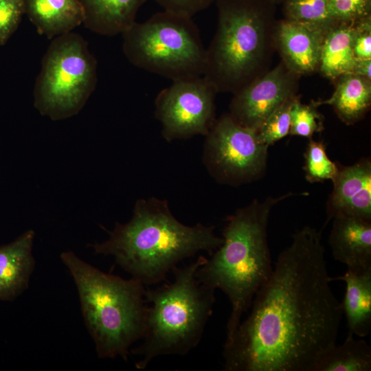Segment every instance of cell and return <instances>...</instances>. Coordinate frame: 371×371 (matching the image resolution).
<instances>
[{"mask_svg": "<svg viewBox=\"0 0 371 371\" xmlns=\"http://www.w3.org/2000/svg\"><path fill=\"white\" fill-rule=\"evenodd\" d=\"M325 34L299 22L277 21L275 48L290 70L299 76L308 75L319 69Z\"/></svg>", "mask_w": 371, "mask_h": 371, "instance_id": "4fadbf2b", "label": "cell"}, {"mask_svg": "<svg viewBox=\"0 0 371 371\" xmlns=\"http://www.w3.org/2000/svg\"><path fill=\"white\" fill-rule=\"evenodd\" d=\"M371 59H356L352 72L371 80Z\"/></svg>", "mask_w": 371, "mask_h": 371, "instance_id": "f546056e", "label": "cell"}, {"mask_svg": "<svg viewBox=\"0 0 371 371\" xmlns=\"http://www.w3.org/2000/svg\"><path fill=\"white\" fill-rule=\"evenodd\" d=\"M218 23L206 49L203 76L234 94L270 69L276 50L272 0H216Z\"/></svg>", "mask_w": 371, "mask_h": 371, "instance_id": "277c9868", "label": "cell"}, {"mask_svg": "<svg viewBox=\"0 0 371 371\" xmlns=\"http://www.w3.org/2000/svg\"><path fill=\"white\" fill-rule=\"evenodd\" d=\"M164 10L192 17L216 0H155Z\"/></svg>", "mask_w": 371, "mask_h": 371, "instance_id": "f1b7e54d", "label": "cell"}, {"mask_svg": "<svg viewBox=\"0 0 371 371\" xmlns=\"http://www.w3.org/2000/svg\"><path fill=\"white\" fill-rule=\"evenodd\" d=\"M329 3L337 22L355 23L370 16V0H329Z\"/></svg>", "mask_w": 371, "mask_h": 371, "instance_id": "4316f807", "label": "cell"}, {"mask_svg": "<svg viewBox=\"0 0 371 371\" xmlns=\"http://www.w3.org/2000/svg\"><path fill=\"white\" fill-rule=\"evenodd\" d=\"M371 347L351 333L342 344L334 346L316 363L313 371H370Z\"/></svg>", "mask_w": 371, "mask_h": 371, "instance_id": "44dd1931", "label": "cell"}, {"mask_svg": "<svg viewBox=\"0 0 371 371\" xmlns=\"http://www.w3.org/2000/svg\"><path fill=\"white\" fill-rule=\"evenodd\" d=\"M268 148L259 143L255 130L225 113L215 120L205 135L203 161L216 181L237 186L264 175Z\"/></svg>", "mask_w": 371, "mask_h": 371, "instance_id": "9c48e42d", "label": "cell"}, {"mask_svg": "<svg viewBox=\"0 0 371 371\" xmlns=\"http://www.w3.org/2000/svg\"><path fill=\"white\" fill-rule=\"evenodd\" d=\"M214 229L200 223L184 225L167 201L150 197L137 200L131 220L117 222L107 240L88 247L97 254L113 256L131 278L150 286L164 280L183 260L203 251L211 256L223 242Z\"/></svg>", "mask_w": 371, "mask_h": 371, "instance_id": "7a4b0ae2", "label": "cell"}, {"mask_svg": "<svg viewBox=\"0 0 371 371\" xmlns=\"http://www.w3.org/2000/svg\"><path fill=\"white\" fill-rule=\"evenodd\" d=\"M297 96L284 102L262 124L256 131L259 143L269 147L277 141L289 135L291 111Z\"/></svg>", "mask_w": 371, "mask_h": 371, "instance_id": "cb8c5ba5", "label": "cell"}, {"mask_svg": "<svg viewBox=\"0 0 371 371\" xmlns=\"http://www.w3.org/2000/svg\"><path fill=\"white\" fill-rule=\"evenodd\" d=\"M206 258L200 255L183 267H175L173 281L154 289L146 287L148 303L142 343L131 352L144 369L156 357L186 355L200 342L213 311L215 290L196 276Z\"/></svg>", "mask_w": 371, "mask_h": 371, "instance_id": "8992f818", "label": "cell"}, {"mask_svg": "<svg viewBox=\"0 0 371 371\" xmlns=\"http://www.w3.org/2000/svg\"><path fill=\"white\" fill-rule=\"evenodd\" d=\"M308 194L288 192L263 201L254 199L238 208L226 219L223 244L198 268L199 281L212 289H221L230 302L226 339L233 335L256 292L273 271L267 242L272 208L290 196Z\"/></svg>", "mask_w": 371, "mask_h": 371, "instance_id": "3957f363", "label": "cell"}, {"mask_svg": "<svg viewBox=\"0 0 371 371\" xmlns=\"http://www.w3.org/2000/svg\"><path fill=\"white\" fill-rule=\"evenodd\" d=\"M97 65L81 35L70 32L52 38L36 79L34 107L54 121L77 115L96 87Z\"/></svg>", "mask_w": 371, "mask_h": 371, "instance_id": "ba28073f", "label": "cell"}, {"mask_svg": "<svg viewBox=\"0 0 371 371\" xmlns=\"http://www.w3.org/2000/svg\"><path fill=\"white\" fill-rule=\"evenodd\" d=\"M24 14V0H0V47L17 30Z\"/></svg>", "mask_w": 371, "mask_h": 371, "instance_id": "484cf974", "label": "cell"}, {"mask_svg": "<svg viewBox=\"0 0 371 371\" xmlns=\"http://www.w3.org/2000/svg\"><path fill=\"white\" fill-rule=\"evenodd\" d=\"M146 0H78L84 14L83 25L104 36L122 34L135 22Z\"/></svg>", "mask_w": 371, "mask_h": 371, "instance_id": "ac0fdd59", "label": "cell"}, {"mask_svg": "<svg viewBox=\"0 0 371 371\" xmlns=\"http://www.w3.org/2000/svg\"><path fill=\"white\" fill-rule=\"evenodd\" d=\"M353 52L356 59H371V17L355 23Z\"/></svg>", "mask_w": 371, "mask_h": 371, "instance_id": "83f0119b", "label": "cell"}, {"mask_svg": "<svg viewBox=\"0 0 371 371\" xmlns=\"http://www.w3.org/2000/svg\"><path fill=\"white\" fill-rule=\"evenodd\" d=\"M338 166L326 203L327 221L341 215L371 221L370 159L362 158L351 166Z\"/></svg>", "mask_w": 371, "mask_h": 371, "instance_id": "7c38bea8", "label": "cell"}, {"mask_svg": "<svg viewBox=\"0 0 371 371\" xmlns=\"http://www.w3.org/2000/svg\"><path fill=\"white\" fill-rule=\"evenodd\" d=\"M333 220L328 243L334 258L347 269L371 267V221L343 215Z\"/></svg>", "mask_w": 371, "mask_h": 371, "instance_id": "9a60e30c", "label": "cell"}, {"mask_svg": "<svg viewBox=\"0 0 371 371\" xmlns=\"http://www.w3.org/2000/svg\"><path fill=\"white\" fill-rule=\"evenodd\" d=\"M317 107L302 104L297 95L291 111V127L289 135L312 139L315 133L323 129V117Z\"/></svg>", "mask_w": 371, "mask_h": 371, "instance_id": "d4e9b609", "label": "cell"}, {"mask_svg": "<svg viewBox=\"0 0 371 371\" xmlns=\"http://www.w3.org/2000/svg\"><path fill=\"white\" fill-rule=\"evenodd\" d=\"M322 232L305 226L280 253L248 317L223 347L225 371H313L336 345L343 316Z\"/></svg>", "mask_w": 371, "mask_h": 371, "instance_id": "6da1fadb", "label": "cell"}, {"mask_svg": "<svg viewBox=\"0 0 371 371\" xmlns=\"http://www.w3.org/2000/svg\"><path fill=\"white\" fill-rule=\"evenodd\" d=\"M122 34L123 52L135 67L172 81L203 76L206 49L192 17L164 10Z\"/></svg>", "mask_w": 371, "mask_h": 371, "instance_id": "52a82bcc", "label": "cell"}, {"mask_svg": "<svg viewBox=\"0 0 371 371\" xmlns=\"http://www.w3.org/2000/svg\"><path fill=\"white\" fill-rule=\"evenodd\" d=\"M24 6L37 32L49 39L72 32L83 23L78 0H24Z\"/></svg>", "mask_w": 371, "mask_h": 371, "instance_id": "e0dca14e", "label": "cell"}, {"mask_svg": "<svg viewBox=\"0 0 371 371\" xmlns=\"http://www.w3.org/2000/svg\"><path fill=\"white\" fill-rule=\"evenodd\" d=\"M331 280L346 283L341 306L348 333L360 337H366L371 330V267L347 269L343 276Z\"/></svg>", "mask_w": 371, "mask_h": 371, "instance_id": "2e32d148", "label": "cell"}, {"mask_svg": "<svg viewBox=\"0 0 371 371\" xmlns=\"http://www.w3.org/2000/svg\"><path fill=\"white\" fill-rule=\"evenodd\" d=\"M60 260L76 286L82 315L98 358L127 361L130 348L142 339L148 303L144 286L131 278L106 273L72 251Z\"/></svg>", "mask_w": 371, "mask_h": 371, "instance_id": "5b68a950", "label": "cell"}, {"mask_svg": "<svg viewBox=\"0 0 371 371\" xmlns=\"http://www.w3.org/2000/svg\"><path fill=\"white\" fill-rule=\"evenodd\" d=\"M35 233L28 229L10 243L0 245V302H11L29 287L35 267Z\"/></svg>", "mask_w": 371, "mask_h": 371, "instance_id": "5bb4252c", "label": "cell"}, {"mask_svg": "<svg viewBox=\"0 0 371 371\" xmlns=\"http://www.w3.org/2000/svg\"><path fill=\"white\" fill-rule=\"evenodd\" d=\"M285 19L317 28L324 33L337 21L332 16L329 0H282Z\"/></svg>", "mask_w": 371, "mask_h": 371, "instance_id": "7402d4cb", "label": "cell"}, {"mask_svg": "<svg viewBox=\"0 0 371 371\" xmlns=\"http://www.w3.org/2000/svg\"><path fill=\"white\" fill-rule=\"evenodd\" d=\"M216 89L203 76L173 80L155 100L156 118L167 142L202 135L214 122Z\"/></svg>", "mask_w": 371, "mask_h": 371, "instance_id": "30bf717a", "label": "cell"}, {"mask_svg": "<svg viewBox=\"0 0 371 371\" xmlns=\"http://www.w3.org/2000/svg\"><path fill=\"white\" fill-rule=\"evenodd\" d=\"M305 177L310 183L323 182L335 177L339 166L328 157L322 142L309 139L304 154Z\"/></svg>", "mask_w": 371, "mask_h": 371, "instance_id": "603a6c76", "label": "cell"}, {"mask_svg": "<svg viewBox=\"0 0 371 371\" xmlns=\"http://www.w3.org/2000/svg\"><path fill=\"white\" fill-rule=\"evenodd\" d=\"M335 89L331 97L325 100L313 101L311 104L331 105L339 118L347 125L361 120L368 111L371 104V80L349 72L336 79Z\"/></svg>", "mask_w": 371, "mask_h": 371, "instance_id": "d6986e66", "label": "cell"}, {"mask_svg": "<svg viewBox=\"0 0 371 371\" xmlns=\"http://www.w3.org/2000/svg\"><path fill=\"white\" fill-rule=\"evenodd\" d=\"M300 78L281 60L233 94L228 113L240 125L257 131L274 111L297 95Z\"/></svg>", "mask_w": 371, "mask_h": 371, "instance_id": "8fae6325", "label": "cell"}, {"mask_svg": "<svg viewBox=\"0 0 371 371\" xmlns=\"http://www.w3.org/2000/svg\"><path fill=\"white\" fill-rule=\"evenodd\" d=\"M355 23L337 22L325 34L318 70L332 80L353 71Z\"/></svg>", "mask_w": 371, "mask_h": 371, "instance_id": "ffe728a7", "label": "cell"}, {"mask_svg": "<svg viewBox=\"0 0 371 371\" xmlns=\"http://www.w3.org/2000/svg\"><path fill=\"white\" fill-rule=\"evenodd\" d=\"M275 3H281L282 0H272Z\"/></svg>", "mask_w": 371, "mask_h": 371, "instance_id": "4dcf8cb0", "label": "cell"}]
</instances>
